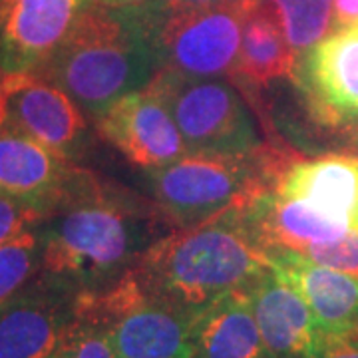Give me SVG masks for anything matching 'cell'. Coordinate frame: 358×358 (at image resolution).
I'll use <instances>...</instances> for the list:
<instances>
[{
    "label": "cell",
    "instance_id": "28",
    "mask_svg": "<svg viewBox=\"0 0 358 358\" xmlns=\"http://www.w3.org/2000/svg\"><path fill=\"white\" fill-rule=\"evenodd\" d=\"M108 6H115V8H134V6H141L148 4L150 0H100Z\"/></svg>",
    "mask_w": 358,
    "mask_h": 358
},
{
    "label": "cell",
    "instance_id": "3",
    "mask_svg": "<svg viewBox=\"0 0 358 358\" xmlns=\"http://www.w3.org/2000/svg\"><path fill=\"white\" fill-rule=\"evenodd\" d=\"M157 70L141 6L94 0L38 76L68 92L94 120L122 96L145 88Z\"/></svg>",
    "mask_w": 358,
    "mask_h": 358
},
{
    "label": "cell",
    "instance_id": "10",
    "mask_svg": "<svg viewBox=\"0 0 358 358\" xmlns=\"http://www.w3.org/2000/svg\"><path fill=\"white\" fill-rule=\"evenodd\" d=\"M94 126L131 166L145 171L189 154L167 103L148 86L108 106L94 117Z\"/></svg>",
    "mask_w": 358,
    "mask_h": 358
},
{
    "label": "cell",
    "instance_id": "18",
    "mask_svg": "<svg viewBox=\"0 0 358 358\" xmlns=\"http://www.w3.org/2000/svg\"><path fill=\"white\" fill-rule=\"evenodd\" d=\"M299 58L282 32L275 13L253 0L243 22L241 48L235 74L245 84L267 86L281 78H294Z\"/></svg>",
    "mask_w": 358,
    "mask_h": 358
},
{
    "label": "cell",
    "instance_id": "4",
    "mask_svg": "<svg viewBox=\"0 0 358 358\" xmlns=\"http://www.w3.org/2000/svg\"><path fill=\"white\" fill-rule=\"evenodd\" d=\"M291 157L263 148L249 155L185 154L148 171V183L159 211L173 227L201 223L245 205L275 185Z\"/></svg>",
    "mask_w": 358,
    "mask_h": 358
},
{
    "label": "cell",
    "instance_id": "27",
    "mask_svg": "<svg viewBox=\"0 0 358 358\" xmlns=\"http://www.w3.org/2000/svg\"><path fill=\"white\" fill-rule=\"evenodd\" d=\"M10 82H13V78L8 76L0 66V124L6 117V96H8V90H10Z\"/></svg>",
    "mask_w": 358,
    "mask_h": 358
},
{
    "label": "cell",
    "instance_id": "17",
    "mask_svg": "<svg viewBox=\"0 0 358 358\" xmlns=\"http://www.w3.org/2000/svg\"><path fill=\"white\" fill-rule=\"evenodd\" d=\"M192 358H271L249 291L227 294L197 313Z\"/></svg>",
    "mask_w": 358,
    "mask_h": 358
},
{
    "label": "cell",
    "instance_id": "26",
    "mask_svg": "<svg viewBox=\"0 0 358 358\" xmlns=\"http://www.w3.org/2000/svg\"><path fill=\"white\" fill-rule=\"evenodd\" d=\"M155 2L166 8H192V6H209V4H221L233 0H155Z\"/></svg>",
    "mask_w": 358,
    "mask_h": 358
},
{
    "label": "cell",
    "instance_id": "12",
    "mask_svg": "<svg viewBox=\"0 0 358 358\" xmlns=\"http://www.w3.org/2000/svg\"><path fill=\"white\" fill-rule=\"evenodd\" d=\"M10 78L4 122L80 164L92 143L86 110L68 92L38 74Z\"/></svg>",
    "mask_w": 358,
    "mask_h": 358
},
{
    "label": "cell",
    "instance_id": "24",
    "mask_svg": "<svg viewBox=\"0 0 358 358\" xmlns=\"http://www.w3.org/2000/svg\"><path fill=\"white\" fill-rule=\"evenodd\" d=\"M317 358H358V333L327 336Z\"/></svg>",
    "mask_w": 358,
    "mask_h": 358
},
{
    "label": "cell",
    "instance_id": "25",
    "mask_svg": "<svg viewBox=\"0 0 358 358\" xmlns=\"http://www.w3.org/2000/svg\"><path fill=\"white\" fill-rule=\"evenodd\" d=\"M358 24V0H334V30Z\"/></svg>",
    "mask_w": 358,
    "mask_h": 358
},
{
    "label": "cell",
    "instance_id": "21",
    "mask_svg": "<svg viewBox=\"0 0 358 358\" xmlns=\"http://www.w3.org/2000/svg\"><path fill=\"white\" fill-rule=\"evenodd\" d=\"M58 358H117L108 327L82 299Z\"/></svg>",
    "mask_w": 358,
    "mask_h": 358
},
{
    "label": "cell",
    "instance_id": "20",
    "mask_svg": "<svg viewBox=\"0 0 358 358\" xmlns=\"http://www.w3.org/2000/svg\"><path fill=\"white\" fill-rule=\"evenodd\" d=\"M38 225L0 245V305L38 275L42 261Z\"/></svg>",
    "mask_w": 358,
    "mask_h": 358
},
{
    "label": "cell",
    "instance_id": "9",
    "mask_svg": "<svg viewBox=\"0 0 358 358\" xmlns=\"http://www.w3.org/2000/svg\"><path fill=\"white\" fill-rule=\"evenodd\" d=\"M92 176L24 131L6 122L0 124V195L48 215Z\"/></svg>",
    "mask_w": 358,
    "mask_h": 358
},
{
    "label": "cell",
    "instance_id": "1",
    "mask_svg": "<svg viewBox=\"0 0 358 358\" xmlns=\"http://www.w3.org/2000/svg\"><path fill=\"white\" fill-rule=\"evenodd\" d=\"M176 229L159 207L96 176L38 225L40 271L80 294L100 293Z\"/></svg>",
    "mask_w": 358,
    "mask_h": 358
},
{
    "label": "cell",
    "instance_id": "16",
    "mask_svg": "<svg viewBox=\"0 0 358 358\" xmlns=\"http://www.w3.org/2000/svg\"><path fill=\"white\" fill-rule=\"evenodd\" d=\"M273 187L343 225L348 233H358V155L291 159Z\"/></svg>",
    "mask_w": 358,
    "mask_h": 358
},
{
    "label": "cell",
    "instance_id": "6",
    "mask_svg": "<svg viewBox=\"0 0 358 358\" xmlns=\"http://www.w3.org/2000/svg\"><path fill=\"white\" fill-rule=\"evenodd\" d=\"M167 103L189 154L249 155L265 145L249 106L225 78L157 70L148 84Z\"/></svg>",
    "mask_w": 358,
    "mask_h": 358
},
{
    "label": "cell",
    "instance_id": "13",
    "mask_svg": "<svg viewBox=\"0 0 358 358\" xmlns=\"http://www.w3.org/2000/svg\"><path fill=\"white\" fill-rule=\"evenodd\" d=\"M293 82L324 124L358 120V24L336 28L320 40L299 60Z\"/></svg>",
    "mask_w": 358,
    "mask_h": 358
},
{
    "label": "cell",
    "instance_id": "15",
    "mask_svg": "<svg viewBox=\"0 0 358 358\" xmlns=\"http://www.w3.org/2000/svg\"><path fill=\"white\" fill-rule=\"evenodd\" d=\"M251 307L271 358H317L324 334L305 299L277 271H268L249 289Z\"/></svg>",
    "mask_w": 358,
    "mask_h": 358
},
{
    "label": "cell",
    "instance_id": "8",
    "mask_svg": "<svg viewBox=\"0 0 358 358\" xmlns=\"http://www.w3.org/2000/svg\"><path fill=\"white\" fill-rule=\"evenodd\" d=\"M80 293L38 275L0 305V358H56L76 319Z\"/></svg>",
    "mask_w": 358,
    "mask_h": 358
},
{
    "label": "cell",
    "instance_id": "29",
    "mask_svg": "<svg viewBox=\"0 0 358 358\" xmlns=\"http://www.w3.org/2000/svg\"><path fill=\"white\" fill-rule=\"evenodd\" d=\"M56 358H58V357H56Z\"/></svg>",
    "mask_w": 358,
    "mask_h": 358
},
{
    "label": "cell",
    "instance_id": "19",
    "mask_svg": "<svg viewBox=\"0 0 358 358\" xmlns=\"http://www.w3.org/2000/svg\"><path fill=\"white\" fill-rule=\"evenodd\" d=\"M275 13L301 60L334 30V0H261Z\"/></svg>",
    "mask_w": 358,
    "mask_h": 358
},
{
    "label": "cell",
    "instance_id": "14",
    "mask_svg": "<svg viewBox=\"0 0 358 358\" xmlns=\"http://www.w3.org/2000/svg\"><path fill=\"white\" fill-rule=\"evenodd\" d=\"M268 267L293 285L305 299L327 336L358 333V279L315 263L294 249H267Z\"/></svg>",
    "mask_w": 358,
    "mask_h": 358
},
{
    "label": "cell",
    "instance_id": "2",
    "mask_svg": "<svg viewBox=\"0 0 358 358\" xmlns=\"http://www.w3.org/2000/svg\"><path fill=\"white\" fill-rule=\"evenodd\" d=\"M134 271L152 293L197 315L227 294L249 291L268 271V259L239 205L171 229L143 253Z\"/></svg>",
    "mask_w": 358,
    "mask_h": 358
},
{
    "label": "cell",
    "instance_id": "11",
    "mask_svg": "<svg viewBox=\"0 0 358 358\" xmlns=\"http://www.w3.org/2000/svg\"><path fill=\"white\" fill-rule=\"evenodd\" d=\"M94 0H0V66L38 74Z\"/></svg>",
    "mask_w": 358,
    "mask_h": 358
},
{
    "label": "cell",
    "instance_id": "22",
    "mask_svg": "<svg viewBox=\"0 0 358 358\" xmlns=\"http://www.w3.org/2000/svg\"><path fill=\"white\" fill-rule=\"evenodd\" d=\"M301 253L313 259L315 263L343 271L358 279V233H348L333 243L313 245Z\"/></svg>",
    "mask_w": 358,
    "mask_h": 358
},
{
    "label": "cell",
    "instance_id": "7",
    "mask_svg": "<svg viewBox=\"0 0 358 358\" xmlns=\"http://www.w3.org/2000/svg\"><path fill=\"white\" fill-rule=\"evenodd\" d=\"M108 327L117 358H192L195 313L152 293L134 267L100 293L80 294Z\"/></svg>",
    "mask_w": 358,
    "mask_h": 358
},
{
    "label": "cell",
    "instance_id": "23",
    "mask_svg": "<svg viewBox=\"0 0 358 358\" xmlns=\"http://www.w3.org/2000/svg\"><path fill=\"white\" fill-rule=\"evenodd\" d=\"M44 217L46 215L36 207L0 195V245L24 229L36 227Z\"/></svg>",
    "mask_w": 358,
    "mask_h": 358
},
{
    "label": "cell",
    "instance_id": "5",
    "mask_svg": "<svg viewBox=\"0 0 358 358\" xmlns=\"http://www.w3.org/2000/svg\"><path fill=\"white\" fill-rule=\"evenodd\" d=\"M251 2L233 0L192 8H166L155 0L141 4L159 70L192 78L233 76Z\"/></svg>",
    "mask_w": 358,
    "mask_h": 358
}]
</instances>
